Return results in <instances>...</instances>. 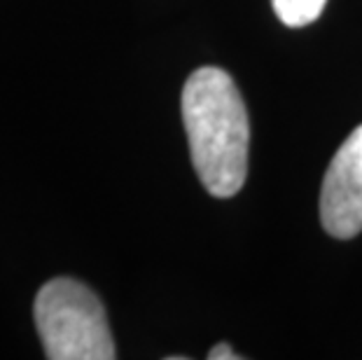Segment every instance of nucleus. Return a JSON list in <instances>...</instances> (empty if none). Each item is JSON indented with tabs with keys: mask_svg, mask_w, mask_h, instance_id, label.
I'll use <instances>...</instances> for the list:
<instances>
[{
	"mask_svg": "<svg viewBox=\"0 0 362 360\" xmlns=\"http://www.w3.org/2000/svg\"><path fill=\"white\" fill-rule=\"evenodd\" d=\"M180 108L204 187L218 199L234 197L248 175L250 120L232 75L215 66L199 68L185 82Z\"/></svg>",
	"mask_w": 362,
	"mask_h": 360,
	"instance_id": "nucleus-1",
	"label": "nucleus"
},
{
	"mask_svg": "<svg viewBox=\"0 0 362 360\" xmlns=\"http://www.w3.org/2000/svg\"><path fill=\"white\" fill-rule=\"evenodd\" d=\"M33 316L49 360H112L117 356L105 309L91 288L52 279L37 290Z\"/></svg>",
	"mask_w": 362,
	"mask_h": 360,
	"instance_id": "nucleus-2",
	"label": "nucleus"
},
{
	"mask_svg": "<svg viewBox=\"0 0 362 360\" xmlns=\"http://www.w3.org/2000/svg\"><path fill=\"white\" fill-rule=\"evenodd\" d=\"M320 222L334 239L362 232V124L341 143L322 178Z\"/></svg>",
	"mask_w": 362,
	"mask_h": 360,
	"instance_id": "nucleus-3",
	"label": "nucleus"
},
{
	"mask_svg": "<svg viewBox=\"0 0 362 360\" xmlns=\"http://www.w3.org/2000/svg\"><path fill=\"white\" fill-rule=\"evenodd\" d=\"M274 12L290 28H304L320 17L327 0H272Z\"/></svg>",
	"mask_w": 362,
	"mask_h": 360,
	"instance_id": "nucleus-4",
	"label": "nucleus"
},
{
	"mask_svg": "<svg viewBox=\"0 0 362 360\" xmlns=\"http://www.w3.org/2000/svg\"><path fill=\"white\" fill-rule=\"evenodd\" d=\"M208 360H238V356L234 354V349L229 344H218L208 351Z\"/></svg>",
	"mask_w": 362,
	"mask_h": 360,
	"instance_id": "nucleus-5",
	"label": "nucleus"
}]
</instances>
